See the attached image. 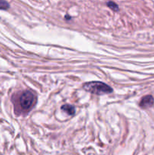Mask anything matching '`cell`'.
Masks as SVG:
<instances>
[{"mask_svg": "<svg viewBox=\"0 0 154 155\" xmlns=\"http://www.w3.org/2000/svg\"><path fill=\"white\" fill-rule=\"evenodd\" d=\"M83 88L91 93L98 95H105L113 92V89L110 86L99 81H93L86 83L83 85Z\"/></svg>", "mask_w": 154, "mask_h": 155, "instance_id": "6da1fadb", "label": "cell"}, {"mask_svg": "<svg viewBox=\"0 0 154 155\" xmlns=\"http://www.w3.org/2000/svg\"><path fill=\"white\" fill-rule=\"evenodd\" d=\"M18 101H19V105L21 107V111L24 113H26L30 111L34 104L35 96L30 91H24L20 95Z\"/></svg>", "mask_w": 154, "mask_h": 155, "instance_id": "7a4b0ae2", "label": "cell"}, {"mask_svg": "<svg viewBox=\"0 0 154 155\" xmlns=\"http://www.w3.org/2000/svg\"><path fill=\"white\" fill-rule=\"evenodd\" d=\"M154 99L152 95H146L141 99L140 102V107L142 108H150L151 106L153 105Z\"/></svg>", "mask_w": 154, "mask_h": 155, "instance_id": "3957f363", "label": "cell"}, {"mask_svg": "<svg viewBox=\"0 0 154 155\" xmlns=\"http://www.w3.org/2000/svg\"><path fill=\"white\" fill-rule=\"evenodd\" d=\"M61 110L69 115H73L76 112L75 108L70 104H63L61 107Z\"/></svg>", "mask_w": 154, "mask_h": 155, "instance_id": "277c9868", "label": "cell"}, {"mask_svg": "<svg viewBox=\"0 0 154 155\" xmlns=\"http://www.w3.org/2000/svg\"><path fill=\"white\" fill-rule=\"evenodd\" d=\"M9 9V4L5 0H0V9L7 10Z\"/></svg>", "mask_w": 154, "mask_h": 155, "instance_id": "5b68a950", "label": "cell"}, {"mask_svg": "<svg viewBox=\"0 0 154 155\" xmlns=\"http://www.w3.org/2000/svg\"><path fill=\"white\" fill-rule=\"evenodd\" d=\"M107 6H108L110 9H112V10L115 11H119V7H118V5L113 2H109L108 3H107Z\"/></svg>", "mask_w": 154, "mask_h": 155, "instance_id": "8992f818", "label": "cell"}]
</instances>
